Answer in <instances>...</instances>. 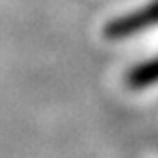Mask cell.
I'll return each instance as SVG.
<instances>
[{
    "instance_id": "obj_1",
    "label": "cell",
    "mask_w": 158,
    "mask_h": 158,
    "mask_svg": "<svg viewBox=\"0 0 158 158\" xmlns=\"http://www.w3.org/2000/svg\"><path fill=\"white\" fill-rule=\"evenodd\" d=\"M154 25H158V0H151L143 8L110 19L103 29V35L109 40H122L149 31Z\"/></svg>"
},
{
    "instance_id": "obj_2",
    "label": "cell",
    "mask_w": 158,
    "mask_h": 158,
    "mask_svg": "<svg viewBox=\"0 0 158 158\" xmlns=\"http://www.w3.org/2000/svg\"><path fill=\"white\" fill-rule=\"evenodd\" d=\"M126 84L131 89H147L158 84V55L133 65L126 74Z\"/></svg>"
}]
</instances>
